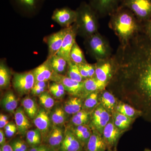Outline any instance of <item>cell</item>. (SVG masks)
<instances>
[{"label": "cell", "instance_id": "d6a6232c", "mask_svg": "<svg viewBox=\"0 0 151 151\" xmlns=\"http://www.w3.org/2000/svg\"><path fill=\"white\" fill-rule=\"evenodd\" d=\"M100 92H93L84 99L82 109L92 113L95 108L100 104L99 94Z\"/></svg>", "mask_w": 151, "mask_h": 151}, {"label": "cell", "instance_id": "3957f363", "mask_svg": "<svg viewBox=\"0 0 151 151\" xmlns=\"http://www.w3.org/2000/svg\"><path fill=\"white\" fill-rule=\"evenodd\" d=\"M76 10L77 16L74 24L78 35L85 39L98 32V16L89 4L82 2Z\"/></svg>", "mask_w": 151, "mask_h": 151}, {"label": "cell", "instance_id": "ba28073f", "mask_svg": "<svg viewBox=\"0 0 151 151\" xmlns=\"http://www.w3.org/2000/svg\"><path fill=\"white\" fill-rule=\"evenodd\" d=\"M112 114L107 111L101 104H99L92 111L89 126L102 135L105 126L111 120Z\"/></svg>", "mask_w": 151, "mask_h": 151}, {"label": "cell", "instance_id": "b9f144b4", "mask_svg": "<svg viewBox=\"0 0 151 151\" xmlns=\"http://www.w3.org/2000/svg\"><path fill=\"white\" fill-rule=\"evenodd\" d=\"M28 151H53L48 145H40L32 147Z\"/></svg>", "mask_w": 151, "mask_h": 151}, {"label": "cell", "instance_id": "7402d4cb", "mask_svg": "<svg viewBox=\"0 0 151 151\" xmlns=\"http://www.w3.org/2000/svg\"><path fill=\"white\" fill-rule=\"evenodd\" d=\"M107 85L97 80L95 77L87 78L83 81V99L93 92L105 90Z\"/></svg>", "mask_w": 151, "mask_h": 151}, {"label": "cell", "instance_id": "52a82bcc", "mask_svg": "<svg viewBox=\"0 0 151 151\" xmlns=\"http://www.w3.org/2000/svg\"><path fill=\"white\" fill-rule=\"evenodd\" d=\"M95 64L94 77L108 86L114 73L115 62L113 55L108 59L97 61Z\"/></svg>", "mask_w": 151, "mask_h": 151}, {"label": "cell", "instance_id": "60d3db41", "mask_svg": "<svg viewBox=\"0 0 151 151\" xmlns=\"http://www.w3.org/2000/svg\"><path fill=\"white\" fill-rule=\"evenodd\" d=\"M4 129L6 137L8 138L12 137L18 132L16 125L13 122H9Z\"/></svg>", "mask_w": 151, "mask_h": 151}, {"label": "cell", "instance_id": "5bb4252c", "mask_svg": "<svg viewBox=\"0 0 151 151\" xmlns=\"http://www.w3.org/2000/svg\"><path fill=\"white\" fill-rule=\"evenodd\" d=\"M123 132L115 126L111 117V120L104 128L102 134L108 150L112 149L116 147Z\"/></svg>", "mask_w": 151, "mask_h": 151}, {"label": "cell", "instance_id": "9a60e30c", "mask_svg": "<svg viewBox=\"0 0 151 151\" xmlns=\"http://www.w3.org/2000/svg\"><path fill=\"white\" fill-rule=\"evenodd\" d=\"M77 35H78L77 28L74 23L71 26L70 30L64 38L61 48L56 54L63 58L68 62L70 60V50L73 44L76 42V38Z\"/></svg>", "mask_w": 151, "mask_h": 151}, {"label": "cell", "instance_id": "4fadbf2b", "mask_svg": "<svg viewBox=\"0 0 151 151\" xmlns=\"http://www.w3.org/2000/svg\"><path fill=\"white\" fill-rule=\"evenodd\" d=\"M70 27L71 26L69 27L63 28L59 31L45 37L44 40L47 45L48 48L47 58L54 56L59 51L64 38L70 30Z\"/></svg>", "mask_w": 151, "mask_h": 151}, {"label": "cell", "instance_id": "ab89813d", "mask_svg": "<svg viewBox=\"0 0 151 151\" xmlns=\"http://www.w3.org/2000/svg\"><path fill=\"white\" fill-rule=\"evenodd\" d=\"M14 151H28L27 144L22 139H15L10 143Z\"/></svg>", "mask_w": 151, "mask_h": 151}, {"label": "cell", "instance_id": "4316f807", "mask_svg": "<svg viewBox=\"0 0 151 151\" xmlns=\"http://www.w3.org/2000/svg\"><path fill=\"white\" fill-rule=\"evenodd\" d=\"M112 118L115 126L123 132L129 128L134 120L116 111L112 112Z\"/></svg>", "mask_w": 151, "mask_h": 151}, {"label": "cell", "instance_id": "8fae6325", "mask_svg": "<svg viewBox=\"0 0 151 151\" xmlns=\"http://www.w3.org/2000/svg\"><path fill=\"white\" fill-rule=\"evenodd\" d=\"M89 4L98 16L111 15L120 6L122 0H89Z\"/></svg>", "mask_w": 151, "mask_h": 151}, {"label": "cell", "instance_id": "f1b7e54d", "mask_svg": "<svg viewBox=\"0 0 151 151\" xmlns=\"http://www.w3.org/2000/svg\"><path fill=\"white\" fill-rule=\"evenodd\" d=\"M21 103L27 116L30 119L33 120L37 115L40 108L35 100L26 97L22 100Z\"/></svg>", "mask_w": 151, "mask_h": 151}, {"label": "cell", "instance_id": "bcb514c9", "mask_svg": "<svg viewBox=\"0 0 151 151\" xmlns=\"http://www.w3.org/2000/svg\"><path fill=\"white\" fill-rule=\"evenodd\" d=\"M46 88H38L33 87L31 91L32 95L34 96H39L43 92L47 91Z\"/></svg>", "mask_w": 151, "mask_h": 151}, {"label": "cell", "instance_id": "f907efd6", "mask_svg": "<svg viewBox=\"0 0 151 151\" xmlns=\"http://www.w3.org/2000/svg\"><path fill=\"white\" fill-rule=\"evenodd\" d=\"M107 151H117L116 149H114V150H113V149H109V150H107Z\"/></svg>", "mask_w": 151, "mask_h": 151}, {"label": "cell", "instance_id": "816d5d0a", "mask_svg": "<svg viewBox=\"0 0 151 151\" xmlns=\"http://www.w3.org/2000/svg\"><path fill=\"white\" fill-rule=\"evenodd\" d=\"M144 151H151V150L148 149H146Z\"/></svg>", "mask_w": 151, "mask_h": 151}, {"label": "cell", "instance_id": "7c38bea8", "mask_svg": "<svg viewBox=\"0 0 151 151\" xmlns=\"http://www.w3.org/2000/svg\"><path fill=\"white\" fill-rule=\"evenodd\" d=\"M76 10L68 7L56 9L53 11L51 18L63 28L70 27L76 21Z\"/></svg>", "mask_w": 151, "mask_h": 151}, {"label": "cell", "instance_id": "30bf717a", "mask_svg": "<svg viewBox=\"0 0 151 151\" xmlns=\"http://www.w3.org/2000/svg\"><path fill=\"white\" fill-rule=\"evenodd\" d=\"M33 123L40 131L42 141L46 142L53 126L50 119V113L43 107H40L37 115L33 119Z\"/></svg>", "mask_w": 151, "mask_h": 151}, {"label": "cell", "instance_id": "2e32d148", "mask_svg": "<svg viewBox=\"0 0 151 151\" xmlns=\"http://www.w3.org/2000/svg\"><path fill=\"white\" fill-rule=\"evenodd\" d=\"M84 150L80 142L70 129L65 128L64 139L58 151H80Z\"/></svg>", "mask_w": 151, "mask_h": 151}, {"label": "cell", "instance_id": "484cf974", "mask_svg": "<svg viewBox=\"0 0 151 151\" xmlns=\"http://www.w3.org/2000/svg\"><path fill=\"white\" fill-rule=\"evenodd\" d=\"M18 104L17 97L11 90L6 92L1 100L2 108L7 112L11 113H14L18 108Z\"/></svg>", "mask_w": 151, "mask_h": 151}, {"label": "cell", "instance_id": "681fc988", "mask_svg": "<svg viewBox=\"0 0 151 151\" xmlns=\"http://www.w3.org/2000/svg\"><path fill=\"white\" fill-rule=\"evenodd\" d=\"M0 151H14L10 144H6L2 146H1Z\"/></svg>", "mask_w": 151, "mask_h": 151}, {"label": "cell", "instance_id": "7a4b0ae2", "mask_svg": "<svg viewBox=\"0 0 151 151\" xmlns=\"http://www.w3.org/2000/svg\"><path fill=\"white\" fill-rule=\"evenodd\" d=\"M111 16L110 27L119 38L121 45L128 43L141 31L139 20L127 8L120 6Z\"/></svg>", "mask_w": 151, "mask_h": 151}, {"label": "cell", "instance_id": "cb8c5ba5", "mask_svg": "<svg viewBox=\"0 0 151 151\" xmlns=\"http://www.w3.org/2000/svg\"><path fill=\"white\" fill-rule=\"evenodd\" d=\"M99 101L100 104L111 114L113 111H115L118 103L114 94L112 92L105 89L101 91L100 95L99 94Z\"/></svg>", "mask_w": 151, "mask_h": 151}, {"label": "cell", "instance_id": "ac0fdd59", "mask_svg": "<svg viewBox=\"0 0 151 151\" xmlns=\"http://www.w3.org/2000/svg\"><path fill=\"white\" fill-rule=\"evenodd\" d=\"M32 70L35 83L50 81L54 72L47 59L42 64Z\"/></svg>", "mask_w": 151, "mask_h": 151}, {"label": "cell", "instance_id": "c3c4849f", "mask_svg": "<svg viewBox=\"0 0 151 151\" xmlns=\"http://www.w3.org/2000/svg\"><path fill=\"white\" fill-rule=\"evenodd\" d=\"M6 135L5 134L4 130L2 129H1L0 130V145L2 146L6 144Z\"/></svg>", "mask_w": 151, "mask_h": 151}, {"label": "cell", "instance_id": "7bdbcfd3", "mask_svg": "<svg viewBox=\"0 0 151 151\" xmlns=\"http://www.w3.org/2000/svg\"><path fill=\"white\" fill-rule=\"evenodd\" d=\"M86 63L85 64H78V68L80 73L82 77L84 78V80L89 78V74H88V71L86 66Z\"/></svg>", "mask_w": 151, "mask_h": 151}, {"label": "cell", "instance_id": "44dd1931", "mask_svg": "<svg viewBox=\"0 0 151 151\" xmlns=\"http://www.w3.org/2000/svg\"><path fill=\"white\" fill-rule=\"evenodd\" d=\"M84 150L85 151H107L108 148L102 135L96 130L92 129V135Z\"/></svg>", "mask_w": 151, "mask_h": 151}, {"label": "cell", "instance_id": "ffe728a7", "mask_svg": "<svg viewBox=\"0 0 151 151\" xmlns=\"http://www.w3.org/2000/svg\"><path fill=\"white\" fill-rule=\"evenodd\" d=\"M14 116L18 132L22 135L26 134L31 125L29 119L25 113L22 107L17 108Z\"/></svg>", "mask_w": 151, "mask_h": 151}, {"label": "cell", "instance_id": "f5cc1de1", "mask_svg": "<svg viewBox=\"0 0 151 151\" xmlns=\"http://www.w3.org/2000/svg\"><path fill=\"white\" fill-rule=\"evenodd\" d=\"M85 151V150H84H84H81V151Z\"/></svg>", "mask_w": 151, "mask_h": 151}, {"label": "cell", "instance_id": "8d00e7d4", "mask_svg": "<svg viewBox=\"0 0 151 151\" xmlns=\"http://www.w3.org/2000/svg\"><path fill=\"white\" fill-rule=\"evenodd\" d=\"M65 76L68 78L78 82H83L84 80L80 73L78 64L71 60L68 62V67Z\"/></svg>", "mask_w": 151, "mask_h": 151}, {"label": "cell", "instance_id": "1f68e13d", "mask_svg": "<svg viewBox=\"0 0 151 151\" xmlns=\"http://www.w3.org/2000/svg\"><path fill=\"white\" fill-rule=\"evenodd\" d=\"M91 114L92 113L82 109L72 116L70 120V126L88 125L91 120Z\"/></svg>", "mask_w": 151, "mask_h": 151}, {"label": "cell", "instance_id": "e575fe53", "mask_svg": "<svg viewBox=\"0 0 151 151\" xmlns=\"http://www.w3.org/2000/svg\"><path fill=\"white\" fill-rule=\"evenodd\" d=\"M70 60L77 64L87 63L84 53L76 41L73 44L70 52Z\"/></svg>", "mask_w": 151, "mask_h": 151}, {"label": "cell", "instance_id": "d590c367", "mask_svg": "<svg viewBox=\"0 0 151 151\" xmlns=\"http://www.w3.org/2000/svg\"><path fill=\"white\" fill-rule=\"evenodd\" d=\"M11 73L9 68L1 61L0 64V87L7 88L10 84Z\"/></svg>", "mask_w": 151, "mask_h": 151}, {"label": "cell", "instance_id": "f546056e", "mask_svg": "<svg viewBox=\"0 0 151 151\" xmlns=\"http://www.w3.org/2000/svg\"><path fill=\"white\" fill-rule=\"evenodd\" d=\"M115 111L134 120L139 116H142L141 111L134 108L132 105L122 102H118Z\"/></svg>", "mask_w": 151, "mask_h": 151}, {"label": "cell", "instance_id": "d6986e66", "mask_svg": "<svg viewBox=\"0 0 151 151\" xmlns=\"http://www.w3.org/2000/svg\"><path fill=\"white\" fill-rule=\"evenodd\" d=\"M68 127L75 135L76 137L77 138L81 143L84 150L92 135V128L89 125L78 126H69Z\"/></svg>", "mask_w": 151, "mask_h": 151}, {"label": "cell", "instance_id": "7dc6e473", "mask_svg": "<svg viewBox=\"0 0 151 151\" xmlns=\"http://www.w3.org/2000/svg\"><path fill=\"white\" fill-rule=\"evenodd\" d=\"M145 34L151 40V18L147 21Z\"/></svg>", "mask_w": 151, "mask_h": 151}, {"label": "cell", "instance_id": "ee69618b", "mask_svg": "<svg viewBox=\"0 0 151 151\" xmlns=\"http://www.w3.org/2000/svg\"><path fill=\"white\" fill-rule=\"evenodd\" d=\"M86 66L88 71L89 78L94 77L96 70V64H89L87 63L86 64Z\"/></svg>", "mask_w": 151, "mask_h": 151}, {"label": "cell", "instance_id": "4dcf8cb0", "mask_svg": "<svg viewBox=\"0 0 151 151\" xmlns=\"http://www.w3.org/2000/svg\"><path fill=\"white\" fill-rule=\"evenodd\" d=\"M14 1L15 4L22 10L33 13L40 8L42 0H14Z\"/></svg>", "mask_w": 151, "mask_h": 151}, {"label": "cell", "instance_id": "83f0119b", "mask_svg": "<svg viewBox=\"0 0 151 151\" xmlns=\"http://www.w3.org/2000/svg\"><path fill=\"white\" fill-rule=\"evenodd\" d=\"M68 115L62 106L57 105L50 113V119L53 126H63L67 122Z\"/></svg>", "mask_w": 151, "mask_h": 151}, {"label": "cell", "instance_id": "6da1fadb", "mask_svg": "<svg viewBox=\"0 0 151 151\" xmlns=\"http://www.w3.org/2000/svg\"><path fill=\"white\" fill-rule=\"evenodd\" d=\"M114 58L113 91L151 122V40L140 32L120 45Z\"/></svg>", "mask_w": 151, "mask_h": 151}, {"label": "cell", "instance_id": "603a6c76", "mask_svg": "<svg viewBox=\"0 0 151 151\" xmlns=\"http://www.w3.org/2000/svg\"><path fill=\"white\" fill-rule=\"evenodd\" d=\"M83 99L81 97L71 96L63 103V108L67 115L73 116L82 110Z\"/></svg>", "mask_w": 151, "mask_h": 151}, {"label": "cell", "instance_id": "d4e9b609", "mask_svg": "<svg viewBox=\"0 0 151 151\" xmlns=\"http://www.w3.org/2000/svg\"><path fill=\"white\" fill-rule=\"evenodd\" d=\"M47 59L55 73L61 75H66L68 67L67 60L57 55L47 58Z\"/></svg>", "mask_w": 151, "mask_h": 151}, {"label": "cell", "instance_id": "74e56055", "mask_svg": "<svg viewBox=\"0 0 151 151\" xmlns=\"http://www.w3.org/2000/svg\"><path fill=\"white\" fill-rule=\"evenodd\" d=\"M48 89L49 92L55 99H62L65 96L66 91L60 83L52 81L51 83H49Z\"/></svg>", "mask_w": 151, "mask_h": 151}, {"label": "cell", "instance_id": "8992f818", "mask_svg": "<svg viewBox=\"0 0 151 151\" xmlns=\"http://www.w3.org/2000/svg\"><path fill=\"white\" fill-rule=\"evenodd\" d=\"M35 84V79L32 70L23 73H14L13 86L21 96L30 93Z\"/></svg>", "mask_w": 151, "mask_h": 151}, {"label": "cell", "instance_id": "277c9868", "mask_svg": "<svg viewBox=\"0 0 151 151\" xmlns=\"http://www.w3.org/2000/svg\"><path fill=\"white\" fill-rule=\"evenodd\" d=\"M84 44L89 54L97 61L108 59L112 56L110 44L98 32L84 39Z\"/></svg>", "mask_w": 151, "mask_h": 151}, {"label": "cell", "instance_id": "e0dca14e", "mask_svg": "<svg viewBox=\"0 0 151 151\" xmlns=\"http://www.w3.org/2000/svg\"><path fill=\"white\" fill-rule=\"evenodd\" d=\"M65 129L63 126H53L46 142L53 151L59 150L64 139Z\"/></svg>", "mask_w": 151, "mask_h": 151}, {"label": "cell", "instance_id": "f35d334b", "mask_svg": "<svg viewBox=\"0 0 151 151\" xmlns=\"http://www.w3.org/2000/svg\"><path fill=\"white\" fill-rule=\"evenodd\" d=\"M40 104L47 111H49L55 105V100L50 92L47 91L43 92L39 96Z\"/></svg>", "mask_w": 151, "mask_h": 151}, {"label": "cell", "instance_id": "836d02e7", "mask_svg": "<svg viewBox=\"0 0 151 151\" xmlns=\"http://www.w3.org/2000/svg\"><path fill=\"white\" fill-rule=\"evenodd\" d=\"M26 137L27 143L31 147L40 145L42 141L41 132L37 128L28 130L26 134Z\"/></svg>", "mask_w": 151, "mask_h": 151}, {"label": "cell", "instance_id": "f6af8a7d", "mask_svg": "<svg viewBox=\"0 0 151 151\" xmlns=\"http://www.w3.org/2000/svg\"><path fill=\"white\" fill-rule=\"evenodd\" d=\"M9 123L8 117L6 115L1 113L0 115V129H4L5 127Z\"/></svg>", "mask_w": 151, "mask_h": 151}, {"label": "cell", "instance_id": "5b68a950", "mask_svg": "<svg viewBox=\"0 0 151 151\" xmlns=\"http://www.w3.org/2000/svg\"><path fill=\"white\" fill-rule=\"evenodd\" d=\"M120 6L129 9L139 21L151 18V0H122Z\"/></svg>", "mask_w": 151, "mask_h": 151}, {"label": "cell", "instance_id": "9c48e42d", "mask_svg": "<svg viewBox=\"0 0 151 151\" xmlns=\"http://www.w3.org/2000/svg\"><path fill=\"white\" fill-rule=\"evenodd\" d=\"M50 81L62 84L65 91L71 96L83 99V81L80 82L74 81L65 75H61L55 72Z\"/></svg>", "mask_w": 151, "mask_h": 151}]
</instances>
